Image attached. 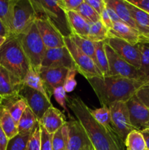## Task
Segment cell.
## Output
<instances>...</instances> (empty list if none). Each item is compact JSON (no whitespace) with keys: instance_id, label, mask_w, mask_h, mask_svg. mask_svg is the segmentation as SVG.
<instances>
[{"instance_id":"6da1fadb","label":"cell","mask_w":149,"mask_h":150,"mask_svg":"<svg viewBox=\"0 0 149 150\" xmlns=\"http://www.w3.org/2000/svg\"><path fill=\"white\" fill-rule=\"evenodd\" d=\"M67 104L86 131L93 150H126L124 142L112 126L103 127L96 122L81 98L69 97Z\"/></svg>"},{"instance_id":"7a4b0ae2","label":"cell","mask_w":149,"mask_h":150,"mask_svg":"<svg viewBox=\"0 0 149 150\" xmlns=\"http://www.w3.org/2000/svg\"><path fill=\"white\" fill-rule=\"evenodd\" d=\"M102 106L115 102H125L136 95L146 82L115 76L88 79Z\"/></svg>"},{"instance_id":"3957f363","label":"cell","mask_w":149,"mask_h":150,"mask_svg":"<svg viewBox=\"0 0 149 150\" xmlns=\"http://www.w3.org/2000/svg\"><path fill=\"white\" fill-rule=\"evenodd\" d=\"M0 66L23 81L31 65L21 46L19 36L8 37L0 48Z\"/></svg>"},{"instance_id":"277c9868","label":"cell","mask_w":149,"mask_h":150,"mask_svg":"<svg viewBox=\"0 0 149 150\" xmlns=\"http://www.w3.org/2000/svg\"><path fill=\"white\" fill-rule=\"evenodd\" d=\"M35 10L37 18L49 21L64 38L72 34L66 13L53 0H31Z\"/></svg>"},{"instance_id":"5b68a950","label":"cell","mask_w":149,"mask_h":150,"mask_svg":"<svg viewBox=\"0 0 149 150\" xmlns=\"http://www.w3.org/2000/svg\"><path fill=\"white\" fill-rule=\"evenodd\" d=\"M18 36L31 67L39 73L47 48L38 32L36 23L34 22L26 32Z\"/></svg>"},{"instance_id":"8992f818","label":"cell","mask_w":149,"mask_h":150,"mask_svg":"<svg viewBox=\"0 0 149 150\" xmlns=\"http://www.w3.org/2000/svg\"><path fill=\"white\" fill-rule=\"evenodd\" d=\"M105 49L109 67V76L121 77L131 80L141 81L148 83L145 75L127 62L121 59L110 47L105 42Z\"/></svg>"},{"instance_id":"52a82bcc","label":"cell","mask_w":149,"mask_h":150,"mask_svg":"<svg viewBox=\"0 0 149 150\" xmlns=\"http://www.w3.org/2000/svg\"><path fill=\"white\" fill-rule=\"evenodd\" d=\"M64 44L68 49L77 73L86 79L93 78H103V75L91 58L85 54L69 37L64 38Z\"/></svg>"},{"instance_id":"ba28073f","label":"cell","mask_w":149,"mask_h":150,"mask_svg":"<svg viewBox=\"0 0 149 150\" xmlns=\"http://www.w3.org/2000/svg\"><path fill=\"white\" fill-rule=\"evenodd\" d=\"M36 13L31 0H15L13 10V35L26 32L36 21Z\"/></svg>"},{"instance_id":"9c48e42d","label":"cell","mask_w":149,"mask_h":150,"mask_svg":"<svg viewBox=\"0 0 149 150\" xmlns=\"http://www.w3.org/2000/svg\"><path fill=\"white\" fill-rule=\"evenodd\" d=\"M108 108L110 111L112 128L125 142L129 133L134 130L130 122L127 103L125 102H115L110 105Z\"/></svg>"},{"instance_id":"30bf717a","label":"cell","mask_w":149,"mask_h":150,"mask_svg":"<svg viewBox=\"0 0 149 150\" xmlns=\"http://www.w3.org/2000/svg\"><path fill=\"white\" fill-rule=\"evenodd\" d=\"M121 59L132 65L137 70L140 69L141 55L138 44L133 45L117 38L109 37L105 41Z\"/></svg>"},{"instance_id":"8fae6325","label":"cell","mask_w":149,"mask_h":150,"mask_svg":"<svg viewBox=\"0 0 149 150\" xmlns=\"http://www.w3.org/2000/svg\"><path fill=\"white\" fill-rule=\"evenodd\" d=\"M68 133L66 150H91L92 146L86 131L77 120L71 119L67 122Z\"/></svg>"},{"instance_id":"7c38bea8","label":"cell","mask_w":149,"mask_h":150,"mask_svg":"<svg viewBox=\"0 0 149 150\" xmlns=\"http://www.w3.org/2000/svg\"><path fill=\"white\" fill-rule=\"evenodd\" d=\"M19 94L23 97L28 107L36 115L39 121L47 110L53 105L51 101L45 95L25 85H23Z\"/></svg>"},{"instance_id":"4fadbf2b","label":"cell","mask_w":149,"mask_h":150,"mask_svg":"<svg viewBox=\"0 0 149 150\" xmlns=\"http://www.w3.org/2000/svg\"><path fill=\"white\" fill-rule=\"evenodd\" d=\"M131 124L134 130L142 131L149 127V109L136 97L130 98L127 103Z\"/></svg>"},{"instance_id":"5bb4252c","label":"cell","mask_w":149,"mask_h":150,"mask_svg":"<svg viewBox=\"0 0 149 150\" xmlns=\"http://www.w3.org/2000/svg\"><path fill=\"white\" fill-rule=\"evenodd\" d=\"M57 67H64L67 69L75 68L72 58L66 46L47 49L41 68Z\"/></svg>"},{"instance_id":"9a60e30c","label":"cell","mask_w":149,"mask_h":150,"mask_svg":"<svg viewBox=\"0 0 149 150\" xmlns=\"http://www.w3.org/2000/svg\"><path fill=\"white\" fill-rule=\"evenodd\" d=\"M35 23L47 49L65 46L64 37L49 21L45 19L37 18Z\"/></svg>"},{"instance_id":"2e32d148","label":"cell","mask_w":149,"mask_h":150,"mask_svg":"<svg viewBox=\"0 0 149 150\" xmlns=\"http://www.w3.org/2000/svg\"><path fill=\"white\" fill-rule=\"evenodd\" d=\"M70 69L64 67L57 68H41L39 73L43 81L47 93L51 98L56 88L64 85Z\"/></svg>"},{"instance_id":"e0dca14e","label":"cell","mask_w":149,"mask_h":150,"mask_svg":"<svg viewBox=\"0 0 149 150\" xmlns=\"http://www.w3.org/2000/svg\"><path fill=\"white\" fill-rule=\"evenodd\" d=\"M23 86L22 81L0 66V96L3 99L19 95Z\"/></svg>"},{"instance_id":"ac0fdd59","label":"cell","mask_w":149,"mask_h":150,"mask_svg":"<svg viewBox=\"0 0 149 150\" xmlns=\"http://www.w3.org/2000/svg\"><path fill=\"white\" fill-rule=\"evenodd\" d=\"M109 37L119 38L133 45L145 42L144 39L138 31L123 21L113 23L112 29L109 30Z\"/></svg>"},{"instance_id":"d6986e66","label":"cell","mask_w":149,"mask_h":150,"mask_svg":"<svg viewBox=\"0 0 149 150\" xmlns=\"http://www.w3.org/2000/svg\"><path fill=\"white\" fill-rule=\"evenodd\" d=\"M67 122L64 113L52 105L44 114L39 123L50 134H53L61 128Z\"/></svg>"},{"instance_id":"ffe728a7","label":"cell","mask_w":149,"mask_h":150,"mask_svg":"<svg viewBox=\"0 0 149 150\" xmlns=\"http://www.w3.org/2000/svg\"><path fill=\"white\" fill-rule=\"evenodd\" d=\"M125 1L137 31L142 35L145 42H149V14L130 4L127 0Z\"/></svg>"},{"instance_id":"44dd1931","label":"cell","mask_w":149,"mask_h":150,"mask_svg":"<svg viewBox=\"0 0 149 150\" xmlns=\"http://www.w3.org/2000/svg\"><path fill=\"white\" fill-rule=\"evenodd\" d=\"M66 16L72 34L88 39L91 23L76 11L66 12Z\"/></svg>"},{"instance_id":"7402d4cb","label":"cell","mask_w":149,"mask_h":150,"mask_svg":"<svg viewBox=\"0 0 149 150\" xmlns=\"http://www.w3.org/2000/svg\"><path fill=\"white\" fill-rule=\"evenodd\" d=\"M1 105H4L8 110L17 125L22 114L28 107L26 101L20 94L11 97V98L3 99Z\"/></svg>"},{"instance_id":"603a6c76","label":"cell","mask_w":149,"mask_h":150,"mask_svg":"<svg viewBox=\"0 0 149 150\" xmlns=\"http://www.w3.org/2000/svg\"><path fill=\"white\" fill-rule=\"evenodd\" d=\"M105 1L106 7L113 10L124 23L137 30V26L131 18L125 0H105Z\"/></svg>"},{"instance_id":"cb8c5ba5","label":"cell","mask_w":149,"mask_h":150,"mask_svg":"<svg viewBox=\"0 0 149 150\" xmlns=\"http://www.w3.org/2000/svg\"><path fill=\"white\" fill-rule=\"evenodd\" d=\"M0 128L5 133L9 140L18 134L17 123L3 105H0Z\"/></svg>"},{"instance_id":"d4e9b609","label":"cell","mask_w":149,"mask_h":150,"mask_svg":"<svg viewBox=\"0 0 149 150\" xmlns=\"http://www.w3.org/2000/svg\"><path fill=\"white\" fill-rule=\"evenodd\" d=\"M39 120L32 110L27 107L18 122L19 134H32L39 125Z\"/></svg>"},{"instance_id":"484cf974","label":"cell","mask_w":149,"mask_h":150,"mask_svg":"<svg viewBox=\"0 0 149 150\" xmlns=\"http://www.w3.org/2000/svg\"><path fill=\"white\" fill-rule=\"evenodd\" d=\"M15 0H0V21L8 31L10 35H13V10Z\"/></svg>"},{"instance_id":"4316f807","label":"cell","mask_w":149,"mask_h":150,"mask_svg":"<svg viewBox=\"0 0 149 150\" xmlns=\"http://www.w3.org/2000/svg\"><path fill=\"white\" fill-rule=\"evenodd\" d=\"M23 83L25 86H29L37 92H39L51 100V98H49L48 93H47L46 89H45L43 81H42L40 75L32 67H30L29 70L26 73L23 80Z\"/></svg>"},{"instance_id":"83f0119b","label":"cell","mask_w":149,"mask_h":150,"mask_svg":"<svg viewBox=\"0 0 149 150\" xmlns=\"http://www.w3.org/2000/svg\"><path fill=\"white\" fill-rule=\"evenodd\" d=\"M96 64L104 77L109 76V67L105 49V42H94Z\"/></svg>"},{"instance_id":"f1b7e54d","label":"cell","mask_w":149,"mask_h":150,"mask_svg":"<svg viewBox=\"0 0 149 150\" xmlns=\"http://www.w3.org/2000/svg\"><path fill=\"white\" fill-rule=\"evenodd\" d=\"M109 37V31L104 26L102 22L99 21L96 23H91L88 39L93 42H105Z\"/></svg>"},{"instance_id":"f546056e","label":"cell","mask_w":149,"mask_h":150,"mask_svg":"<svg viewBox=\"0 0 149 150\" xmlns=\"http://www.w3.org/2000/svg\"><path fill=\"white\" fill-rule=\"evenodd\" d=\"M69 38L72 40L73 42L87 56H89L90 58H91L96 63V55H95V46L94 42H91L89 39L81 38L78 35H71L69 36Z\"/></svg>"},{"instance_id":"4dcf8cb0","label":"cell","mask_w":149,"mask_h":150,"mask_svg":"<svg viewBox=\"0 0 149 150\" xmlns=\"http://www.w3.org/2000/svg\"><path fill=\"white\" fill-rule=\"evenodd\" d=\"M127 150H146V145L140 131L134 130L127 136L125 142Z\"/></svg>"},{"instance_id":"1f68e13d","label":"cell","mask_w":149,"mask_h":150,"mask_svg":"<svg viewBox=\"0 0 149 150\" xmlns=\"http://www.w3.org/2000/svg\"><path fill=\"white\" fill-rule=\"evenodd\" d=\"M90 114L95 121L99 123L103 127H110L111 125V116L110 111L108 107L102 106L96 109H91Z\"/></svg>"},{"instance_id":"d6a6232c","label":"cell","mask_w":149,"mask_h":150,"mask_svg":"<svg viewBox=\"0 0 149 150\" xmlns=\"http://www.w3.org/2000/svg\"><path fill=\"white\" fill-rule=\"evenodd\" d=\"M67 133H68V127L66 123L61 128L53 134V150H66Z\"/></svg>"},{"instance_id":"836d02e7","label":"cell","mask_w":149,"mask_h":150,"mask_svg":"<svg viewBox=\"0 0 149 150\" xmlns=\"http://www.w3.org/2000/svg\"><path fill=\"white\" fill-rule=\"evenodd\" d=\"M75 11L90 23H96L101 20L100 16L84 0Z\"/></svg>"},{"instance_id":"e575fe53","label":"cell","mask_w":149,"mask_h":150,"mask_svg":"<svg viewBox=\"0 0 149 150\" xmlns=\"http://www.w3.org/2000/svg\"><path fill=\"white\" fill-rule=\"evenodd\" d=\"M138 45L141 55L140 70L145 75L149 83V42H140Z\"/></svg>"},{"instance_id":"d590c367","label":"cell","mask_w":149,"mask_h":150,"mask_svg":"<svg viewBox=\"0 0 149 150\" xmlns=\"http://www.w3.org/2000/svg\"><path fill=\"white\" fill-rule=\"evenodd\" d=\"M31 134H18L9 141L7 150H27Z\"/></svg>"},{"instance_id":"8d00e7d4","label":"cell","mask_w":149,"mask_h":150,"mask_svg":"<svg viewBox=\"0 0 149 150\" xmlns=\"http://www.w3.org/2000/svg\"><path fill=\"white\" fill-rule=\"evenodd\" d=\"M54 98H55L56 101L61 105L63 108H64V111H67L69 114V117L71 119L72 117L70 114L68 108H67V92H66L65 89L63 87V86H58V87L56 88L53 93Z\"/></svg>"},{"instance_id":"74e56055","label":"cell","mask_w":149,"mask_h":150,"mask_svg":"<svg viewBox=\"0 0 149 150\" xmlns=\"http://www.w3.org/2000/svg\"><path fill=\"white\" fill-rule=\"evenodd\" d=\"M41 149V129L39 125L32 132L28 143L27 150H40Z\"/></svg>"},{"instance_id":"f35d334b","label":"cell","mask_w":149,"mask_h":150,"mask_svg":"<svg viewBox=\"0 0 149 150\" xmlns=\"http://www.w3.org/2000/svg\"><path fill=\"white\" fill-rule=\"evenodd\" d=\"M77 73V70L76 68H72L68 70L67 77L63 85L66 92H72L77 86V81L75 80V76Z\"/></svg>"},{"instance_id":"ab89813d","label":"cell","mask_w":149,"mask_h":150,"mask_svg":"<svg viewBox=\"0 0 149 150\" xmlns=\"http://www.w3.org/2000/svg\"><path fill=\"white\" fill-rule=\"evenodd\" d=\"M41 129V149L40 150H53L52 138L53 134H50L42 125Z\"/></svg>"},{"instance_id":"60d3db41","label":"cell","mask_w":149,"mask_h":150,"mask_svg":"<svg viewBox=\"0 0 149 150\" xmlns=\"http://www.w3.org/2000/svg\"><path fill=\"white\" fill-rule=\"evenodd\" d=\"M83 1V0H57L58 5L65 13L68 11H75Z\"/></svg>"},{"instance_id":"b9f144b4","label":"cell","mask_w":149,"mask_h":150,"mask_svg":"<svg viewBox=\"0 0 149 150\" xmlns=\"http://www.w3.org/2000/svg\"><path fill=\"white\" fill-rule=\"evenodd\" d=\"M136 97L149 109V84H145L136 93Z\"/></svg>"},{"instance_id":"7bdbcfd3","label":"cell","mask_w":149,"mask_h":150,"mask_svg":"<svg viewBox=\"0 0 149 150\" xmlns=\"http://www.w3.org/2000/svg\"><path fill=\"white\" fill-rule=\"evenodd\" d=\"M87 4H89L98 14L100 16L104 9L106 7L105 0H84Z\"/></svg>"},{"instance_id":"ee69618b","label":"cell","mask_w":149,"mask_h":150,"mask_svg":"<svg viewBox=\"0 0 149 150\" xmlns=\"http://www.w3.org/2000/svg\"><path fill=\"white\" fill-rule=\"evenodd\" d=\"M130 4L149 14V0H127Z\"/></svg>"},{"instance_id":"f6af8a7d","label":"cell","mask_w":149,"mask_h":150,"mask_svg":"<svg viewBox=\"0 0 149 150\" xmlns=\"http://www.w3.org/2000/svg\"><path fill=\"white\" fill-rule=\"evenodd\" d=\"M100 18H101V21L102 22L104 26L108 29V31L110 30V29H112L113 23H112V21H111L109 15H108L106 7L104 9V10L102 12V13H101Z\"/></svg>"},{"instance_id":"bcb514c9","label":"cell","mask_w":149,"mask_h":150,"mask_svg":"<svg viewBox=\"0 0 149 150\" xmlns=\"http://www.w3.org/2000/svg\"><path fill=\"white\" fill-rule=\"evenodd\" d=\"M9 141L10 140L7 137L5 133L0 128V150H7Z\"/></svg>"},{"instance_id":"7dc6e473","label":"cell","mask_w":149,"mask_h":150,"mask_svg":"<svg viewBox=\"0 0 149 150\" xmlns=\"http://www.w3.org/2000/svg\"><path fill=\"white\" fill-rule=\"evenodd\" d=\"M106 9H107V11H108V15H109L111 21H112V23H118V22L122 21H121L119 18H118V16H117V14L113 11V10H111L110 8H109V7H106Z\"/></svg>"},{"instance_id":"c3c4849f","label":"cell","mask_w":149,"mask_h":150,"mask_svg":"<svg viewBox=\"0 0 149 150\" xmlns=\"http://www.w3.org/2000/svg\"><path fill=\"white\" fill-rule=\"evenodd\" d=\"M140 133L143 135V139H144L145 142L146 149L149 150V127L142 130V131H140Z\"/></svg>"},{"instance_id":"681fc988","label":"cell","mask_w":149,"mask_h":150,"mask_svg":"<svg viewBox=\"0 0 149 150\" xmlns=\"http://www.w3.org/2000/svg\"><path fill=\"white\" fill-rule=\"evenodd\" d=\"M0 36L6 37V38H8L10 37V34H9L8 31L7 30L4 26L3 25V23H1V21H0Z\"/></svg>"},{"instance_id":"f907efd6","label":"cell","mask_w":149,"mask_h":150,"mask_svg":"<svg viewBox=\"0 0 149 150\" xmlns=\"http://www.w3.org/2000/svg\"><path fill=\"white\" fill-rule=\"evenodd\" d=\"M7 38L6 37H3V36H0V48L3 45V44L5 42L6 40H7Z\"/></svg>"},{"instance_id":"816d5d0a","label":"cell","mask_w":149,"mask_h":150,"mask_svg":"<svg viewBox=\"0 0 149 150\" xmlns=\"http://www.w3.org/2000/svg\"><path fill=\"white\" fill-rule=\"evenodd\" d=\"M2 101H3V98L0 96V105H1V103H2Z\"/></svg>"},{"instance_id":"f5cc1de1","label":"cell","mask_w":149,"mask_h":150,"mask_svg":"<svg viewBox=\"0 0 149 150\" xmlns=\"http://www.w3.org/2000/svg\"><path fill=\"white\" fill-rule=\"evenodd\" d=\"M91 150H92V148H91Z\"/></svg>"},{"instance_id":"db71d44e","label":"cell","mask_w":149,"mask_h":150,"mask_svg":"<svg viewBox=\"0 0 149 150\" xmlns=\"http://www.w3.org/2000/svg\"><path fill=\"white\" fill-rule=\"evenodd\" d=\"M146 150H148V149H146Z\"/></svg>"},{"instance_id":"11a10c76","label":"cell","mask_w":149,"mask_h":150,"mask_svg":"<svg viewBox=\"0 0 149 150\" xmlns=\"http://www.w3.org/2000/svg\"><path fill=\"white\" fill-rule=\"evenodd\" d=\"M148 84H149V83H148Z\"/></svg>"}]
</instances>
